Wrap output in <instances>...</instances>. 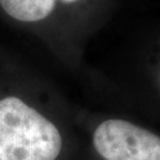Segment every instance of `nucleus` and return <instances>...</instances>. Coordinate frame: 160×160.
Segmentation results:
<instances>
[{"instance_id": "f257e3e1", "label": "nucleus", "mask_w": 160, "mask_h": 160, "mask_svg": "<svg viewBox=\"0 0 160 160\" xmlns=\"http://www.w3.org/2000/svg\"><path fill=\"white\" fill-rule=\"evenodd\" d=\"M63 139L56 125L16 96L0 100V160H56Z\"/></svg>"}, {"instance_id": "f03ea898", "label": "nucleus", "mask_w": 160, "mask_h": 160, "mask_svg": "<svg viewBox=\"0 0 160 160\" xmlns=\"http://www.w3.org/2000/svg\"><path fill=\"white\" fill-rule=\"evenodd\" d=\"M92 145L104 160H160L159 135L123 119L98 123Z\"/></svg>"}, {"instance_id": "7ed1b4c3", "label": "nucleus", "mask_w": 160, "mask_h": 160, "mask_svg": "<svg viewBox=\"0 0 160 160\" xmlns=\"http://www.w3.org/2000/svg\"><path fill=\"white\" fill-rule=\"evenodd\" d=\"M0 5L13 19L34 24L51 17L56 11L58 0H0Z\"/></svg>"}, {"instance_id": "20e7f679", "label": "nucleus", "mask_w": 160, "mask_h": 160, "mask_svg": "<svg viewBox=\"0 0 160 160\" xmlns=\"http://www.w3.org/2000/svg\"><path fill=\"white\" fill-rule=\"evenodd\" d=\"M58 2L63 4L64 6H69V7L78 6V7L84 8L86 6H88L90 8L92 16L98 22V18L103 13V8L109 2V0H58Z\"/></svg>"}, {"instance_id": "39448f33", "label": "nucleus", "mask_w": 160, "mask_h": 160, "mask_svg": "<svg viewBox=\"0 0 160 160\" xmlns=\"http://www.w3.org/2000/svg\"><path fill=\"white\" fill-rule=\"evenodd\" d=\"M155 68H157V81H158V86L160 88V59L159 62H158V64L155 65Z\"/></svg>"}]
</instances>
